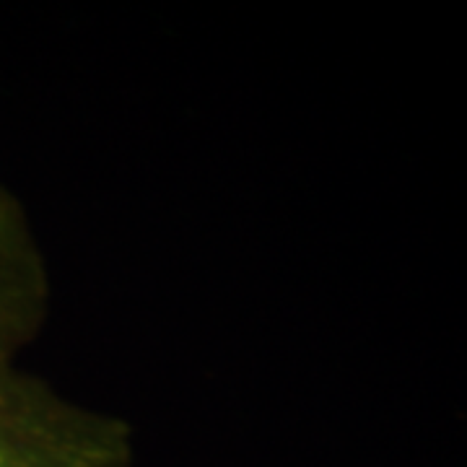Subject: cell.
Returning a JSON list of instances; mask_svg holds the SVG:
<instances>
[{"instance_id": "obj_1", "label": "cell", "mask_w": 467, "mask_h": 467, "mask_svg": "<svg viewBox=\"0 0 467 467\" xmlns=\"http://www.w3.org/2000/svg\"><path fill=\"white\" fill-rule=\"evenodd\" d=\"M130 420L67 398L21 364L0 368V467H133Z\"/></svg>"}, {"instance_id": "obj_2", "label": "cell", "mask_w": 467, "mask_h": 467, "mask_svg": "<svg viewBox=\"0 0 467 467\" xmlns=\"http://www.w3.org/2000/svg\"><path fill=\"white\" fill-rule=\"evenodd\" d=\"M52 275L26 205L0 182V368L21 364V353L45 330Z\"/></svg>"}]
</instances>
